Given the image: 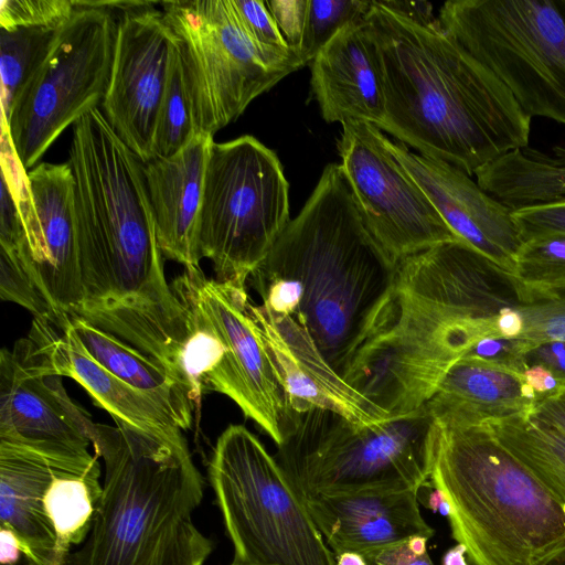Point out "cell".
<instances>
[{
    "instance_id": "1",
    "label": "cell",
    "mask_w": 565,
    "mask_h": 565,
    "mask_svg": "<svg viewBox=\"0 0 565 565\" xmlns=\"http://www.w3.org/2000/svg\"><path fill=\"white\" fill-rule=\"evenodd\" d=\"M82 284L74 315L180 373L182 305L164 275L143 162L93 108L68 150Z\"/></svg>"
},
{
    "instance_id": "2",
    "label": "cell",
    "mask_w": 565,
    "mask_h": 565,
    "mask_svg": "<svg viewBox=\"0 0 565 565\" xmlns=\"http://www.w3.org/2000/svg\"><path fill=\"white\" fill-rule=\"evenodd\" d=\"M520 306L511 274L463 241L408 256L343 379L390 417L407 415L477 341L499 337L501 310Z\"/></svg>"
},
{
    "instance_id": "3",
    "label": "cell",
    "mask_w": 565,
    "mask_h": 565,
    "mask_svg": "<svg viewBox=\"0 0 565 565\" xmlns=\"http://www.w3.org/2000/svg\"><path fill=\"white\" fill-rule=\"evenodd\" d=\"M364 20L384 70L382 131L469 175L527 147L532 118L500 78L438 21L416 23L380 0L371 1Z\"/></svg>"
},
{
    "instance_id": "4",
    "label": "cell",
    "mask_w": 565,
    "mask_h": 565,
    "mask_svg": "<svg viewBox=\"0 0 565 565\" xmlns=\"http://www.w3.org/2000/svg\"><path fill=\"white\" fill-rule=\"evenodd\" d=\"M396 266L367 230L342 166L330 163L249 279L297 284L294 318L343 377L392 289Z\"/></svg>"
},
{
    "instance_id": "5",
    "label": "cell",
    "mask_w": 565,
    "mask_h": 565,
    "mask_svg": "<svg viewBox=\"0 0 565 565\" xmlns=\"http://www.w3.org/2000/svg\"><path fill=\"white\" fill-rule=\"evenodd\" d=\"M95 423L92 446L105 463L92 530L63 565H203L213 543L192 512L204 481L182 434Z\"/></svg>"
},
{
    "instance_id": "6",
    "label": "cell",
    "mask_w": 565,
    "mask_h": 565,
    "mask_svg": "<svg viewBox=\"0 0 565 565\" xmlns=\"http://www.w3.org/2000/svg\"><path fill=\"white\" fill-rule=\"evenodd\" d=\"M435 423L430 483L471 563L552 565L565 555L563 508L489 427Z\"/></svg>"
},
{
    "instance_id": "7",
    "label": "cell",
    "mask_w": 565,
    "mask_h": 565,
    "mask_svg": "<svg viewBox=\"0 0 565 565\" xmlns=\"http://www.w3.org/2000/svg\"><path fill=\"white\" fill-rule=\"evenodd\" d=\"M435 430L425 405L371 425L312 408L298 415L277 461L301 495L419 490L430 477Z\"/></svg>"
},
{
    "instance_id": "8",
    "label": "cell",
    "mask_w": 565,
    "mask_h": 565,
    "mask_svg": "<svg viewBox=\"0 0 565 565\" xmlns=\"http://www.w3.org/2000/svg\"><path fill=\"white\" fill-rule=\"evenodd\" d=\"M209 478L235 556L255 565H335L303 499L245 426L217 438Z\"/></svg>"
},
{
    "instance_id": "9",
    "label": "cell",
    "mask_w": 565,
    "mask_h": 565,
    "mask_svg": "<svg viewBox=\"0 0 565 565\" xmlns=\"http://www.w3.org/2000/svg\"><path fill=\"white\" fill-rule=\"evenodd\" d=\"M289 184L277 154L253 136L213 142L199 228L215 279L246 287L286 228Z\"/></svg>"
},
{
    "instance_id": "10",
    "label": "cell",
    "mask_w": 565,
    "mask_h": 565,
    "mask_svg": "<svg viewBox=\"0 0 565 565\" xmlns=\"http://www.w3.org/2000/svg\"><path fill=\"white\" fill-rule=\"evenodd\" d=\"M438 22L527 116L565 125V0H451Z\"/></svg>"
},
{
    "instance_id": "11",
    "label": "cell",
    "mask_w": 565,
    "mask_h": 565,
    "mask_svg": "<svg viewBox=\"0 0 565 565\" xmlns=\"http://www.w3.org/2000/svg\"><path fill=\"white\" fill-rule=\"evenodd\" d=\"M42 63L17 96L7 122L26 171L57 137L106 96L116 46L117 19L106 1H74Z\"/></svg>"
},
{
    "instance_id": "12",
    "label": "cell",
    "mask_w": 565,
    "mask_h": 565,
    "mask_svg": "<svg viewBox=\"0 0 565 565\" xmlns=\"http://www.w3.org/2000/svg\"><path fill=\"white\" fill-rule=\"evenodd\" d=\"M170 285L184 315L205 324L222 344L201 382L202 394L227 396L280 446L299 414L290 406L246 287L207 278L200 266L184 268Z\"/></svg>"
},
{
    "instance_id": "13",
    "label": "cell",
    "mask_w": 565,
    "mask_h": 565,
    "mask_svg": "<svg viewBox=\"0 0 565 565\" xmlns=\"http://www.w3.org/2000/svg\"><path fill=\"white\" fill-rule=\"evenodd\" d=\"M162 12L175 35L195 134L214 136L292 73L248 38L231 0L166 1Z\"/></svg>"
},
{
    "instance_id": "14",
    "label": "cell",
    "mask_w": 565,
    "mask_h": 565,
    "mask_svg": "<svg viewBox=\"0 0 565 565\" xmlns=\"http://www.w3.org/2000/svg\"><path fill=\"white\" fill-rule=\"evenodd\" d=\"M387 140L370 122L347 121L338 141L341 166L372 236L395 263L462 241L395 159Z\"/></svg>"
},
{
    "instance_id": "15",
    "label": "cell",
    "mask_w": 565,
    "mask_h": 565,
    "mask_svg": "<svg viewBox=\"0 0 565 565\" xmlns=\"http://www.w3.org/2000/svg\"><path fill=\"white\" fill-rule=\"evenodd\" d=\"M95 423L26 335L0 353V441L25 447L74 473L100 469L88 446Z\"/></svg>"
},
{
    "instance_id": "16",
    "label": "cell",
    "mask_w": 565,
    "mask_h": 565,
    "mask_svg": "<svg viewBox=\"0 0 565 565\" xmlns=\"http://www.w3.org/2000/svg\"><path fill=\"white\" fill-rule=\"evenodd\" d=\"M104 115L142 160L153 159V137L168 83L175 35L152 2L124 1Z\"/></svg>"
},
{
    "instance_id": "17",
    "label": "cell",
    "mask_w": 565,
    "mask_h": 565,
    "mask_svg": "<svg viewBox=\"0 0 565 565\" xmlns=\"http://www.w3.org/2000/svg\"><path fill=\"white\" fill-rule=\"evenodd\" d=\"M35 210L17 255L60 316L82 299L75 218V179L68 162H41L28 171ZM7 250V249H6Z\"/></svg>"
},
{
    "instance_id": "18",
    "label": "cell",
    "mask_w": 565,
    "mask_h": 565,
    "mask_svg": "<svg viewBox=\"0 0 565 565\" xmlns=\"http://www.w3.org/2000/svg\"><path fill=\"white\" fill-rule=\"evenodd\" d=\"M395 159L456 235L512 273L522 238L513 211L484 192L463 170L387 140Z\"/></svg>"
},
{
    "instance_id": "19",
    "label": "cell",
    "mask_w": 565,
    "mask_h": 565,
    "mask_svg": "<svg viewBox=\"0 0 565 565\" xmlns=\"http://www.w3.org/2000/svg\"><path fill=\"white\" fill-rule=\"evenodd\" d=\"M253 310L296 413L322 408L365 425L391 418L331 366L294 317L273 313L263 305Z\"/></svg>"
},
{
    "instance_id": "20",
    "label": "cell",
    "mask_w": 565,
    "mask_h": 565,
    "mask_svg": "<svg viewBox=\"0 0 565 565\" xmlns=\"http://www.w3.org/2000/svg\"><path fill=\"white\" fill-rule=\"evenodd\" d=\"M311 90L327 122L385 119L384 70L365 20L341 29L311 61Z\"/></svg>"
},
{
    "instance_id": "21",
    "label": "cell",
    "mask_w": 565,
    "mask_h": 565,
    "mask_svg": "<svg viewBox=\"0 0 565 565\" xmlns=\"http://www.w3.org/2000/svg\"><path fill=\"white\" fill-rule=\"evenodd\" d=\"M419 490L301 495L333 554H367L434 529L419 510Z\"/></svg>"
},
{
    "instance_id": "22",
    "label": "cell",
    "mask_w": 565,
    "mask_h": 565,
    "mask_svg": "<svg viewBox=\"0 0 565 565\" xmlns=\"http://www.w3.org/2000/svg\"><path fill=\"white\" fill-rule=\"evenodd\" d=\"M213 136L196 134L177 154L143 163L157 235L164 258L200 266L199 228Z\"/></svg>"
},
{
    "instance_id": "23",
    "label": "cell",
    "mask_w": 565,
    "mask_h": 565,
    "mask_svg": "<svg viewBox=\"0 0 565 565\" xmlns=\"http://www.w3.org/2000/svg\"><path fill=\"white\" fill-rule=\"evenodd\" d=\"M61 319L34 318L28 337L49 359L62 377L77 382L94 404L118 419L148 433L182 434L178 422L147 395L126 384L97 363L82 347L67 323Z\"/></svg>"
},
{
    "instance_id": "24",
    "label": "cell",
    "mask_w": 565,
    "mask_h": 565,
    "mask_svg": "<svg viewBox=\"0 0 565 565\" xmlns=\"http://www.w3.org/2000/svg\"><path fill=\"white\" fill-rule=\"evenodd\" d=\"M68 473L77 475L39 452L0 441V527L15 535L34 565L64 564L45 495L55 478Z\"/></svg>"
},
{
    "instance_id": "25",
    "label": "cell",
    "mask_w": 565,
    "mask_h": 565,
    "mask_svg": "<svg viewBox=\"0 0 565 565\" xmlns=\"http://www.w3.org/2000/svg\"><path fill=\"white\" fill-rule=\"evenodd\" d=\"M536 394L524 375L462 358L425 406L435 422L470 427L532 414Z\"/></svg>"
},
{
    "instance_id": "26",
    "label": "cell",
    "mask_w": 565,
    "mask_h": 565,
    "mask_svg": "<svg viewBox=\"0 0 565 565\" xmlns=\"http://www.w3.org/2000/svg\"><path fill=\"white\" fill-rule=\"evenodd\" d=\"M67 323L97 363L164 408L182 430L190 428L194 398L166 365L77 315H68Z\"/></svg>"
},
{
    "instance_id": "27",
    "label": "cell",
    "mask_w": 565,
    "mask_h": 565,
    "mask_svg": "<svg viewBox=\"0 0 565 565\" xmlns=\"http://www.w3.org/2000/svg\"><path fill=\"white\" fill-rule=\"evenodd\" d=\"M475 175L484 192L513 212L565 203V146L554 147L552 154L518 148Z\"/></svg>"
},
{
    "instance_id": "28",
    "label": "cell",
    "mask_w": 565,
    "mask_h": 565,
    "mask_svg": "<svg viewBox=\"0 0 565 565\" xmlns=\"http://www.w3.org/2000/svg\"><path fill=\"white\" fill-rule=\"evenodd\" d=\"M565 512V434L532 415L484 424Z\"/></svg>"
},
{
    "instance_id": "29",
    "label": "cell",
    "mask_w": 565,
    "mask_h": 565,
    "mask_svg": "<svg viewBox=\"0 0 565 565\" xmlns=\"http://www.w3.org/2000/svg\"><path fill=\"white\" fill-rule=\"evenodd\" d=\"M99 477L100 469L86 476H60L46 492L45 507L57 535L63 562L71 547L83 544L92 530L103 492Z\"/></svg>"
},
{
    "instance_id": "30",
    "label": "cell",
    "mask_w": 565,
    "mask_h": 565,
    "mask_svg": "<svg viewBox=\"0 0 565 565\" xmlns=\"http://www.w3.org/2000/svg\"><path fill=\"white\" fill-rule=\"evenodd\" d=\"M511 275L523 306L565 299V234L524 241Z\"/></svg>"
},
{
    "instance_id": "31",
    "label": "cell",
    "mask_w": 565,
    "mask_h": 565,
    "mask_svg": "<svg viewBox=\"0 0 565 565\" xmlns=\"http://www.w3.org/2000/svg\"><path fill=\"white\" fill-rule=\"evenodd\" d=\"M57 30L0 28L1 118L7 122L17 96L45 58Z\"/></svg>"
},
{
    "instance_id": "32",
    "label": "cell",
    "mask_w": 565,
    "mask_h": 565,
    "mask_svg": "<svg viewBox=\"0 0 565 565\" xmlns=\"http://www.w3.org/2000/svg\"><path fill=\"white\" fill-rule=\"evenodd\" d=\"M195 135L190 99L175 40L170 74L156 122L153 158H170L177 154Z\"/></svg>"
},
{
    "instance_id": "33",
    "label": "cell",
    "mask_w": 565,
    "mask_h": 565,
    "mask_svg": "<svg viewBox=\"0 0 565 565\" xmlns=\"http://www.w3.org/2000/svg\"><path fill=\"white\" fill-rule=\"evenodd\" d=\"M371 1L308 0L300 56L311 63L317 53L344 26L363 21Z\"/></svg>"
},
{
    "instance_id": "34",
    "label": "cell",
    "mask_w": 565,
    "mask_h": 565,
    "mask_svg": "<svg viewBox=\"0 0 565 565\" xmlns=\"http://www.w3.org/2000/svg\"><path fill=\"white\" fill-rule=\"evenodd\" d=\"M231 3L245 33L273 64L291 72L305 65L281 36L265 1L231 0Z\"/></svg>"
},
{
    "instance_id": "35",
    "label": "cell",
    "mask_w": 565,
    "mask_h": 565,
    "mask_svg": "<svg viewBox=\"0 0 565 565\" xmlns=\"http://www.w3.org/2000/svg\"><path fill=\"white\" fill-rule=\"evenodd\" d=\"M75 11L68 0H1L0 28H43L57 30Z\"/></svg>"
},
{
    "instance_id": "36",
    "label": "cell",
    "mask_w": 565,
    "mask_h": 565,
    "mask_svg": "<svg viewBox=\"0 0 565 565\" xmlns=\"http://www.w3.org/2000/svg\"><path fill=\"white\" fill-rule=\"evenodd\" d=\"M535 343L524 338L486 337L477 341L463 358L524 375L526 353Z\"/></svg>"
},
{
    "instance_id": "37",
    "label": "cell",
    "mask_w": 565,
    "mask_h": 565,
    "mask_svg": "<svg viewBox=\"0 0 565 565\" xmlns=\"http://www.w3.org/2000/svg\"><path fill=\"white\" fill-rule=\"evenodd\" d=\"M524 330L521 338L534 343L565 340V299L519 307Z\"/></svg>"
},
{
    "instance_id": "38",
    "label": "cell",
    "mask_w": 565,
    "mask_h": 565,
    "mask_svg": "<svg viewBox=\"0 0 565 565\" xmlns=\"http://www.w3.org/2000/svg\"><path fill=\"white\" fill-rule=\"evenodd\" d=\"M265 3L281 36L300 56L308 0H266Z\"/></svg>"
},
{
    "instance_id": "39",
    "label": "cell",
    "mask_w": 565,
    "mask_h": 565,
    "mask_svg": "<svg viewBox=\"0 0 565 565\" xmlns=\"http://www.w3.org/2000/svg\"><path fill=\"white\" fill-rule=\"evenodd\" d=\"M522 242L543 235L565 234V203L513 212Z\"/></svg>"
},
{
    "instance_id": "40",
    "label": "cell",
    "mask_w": 565,
    "mask_h": 565,
    "mask_svg": "<svg viewBox=\"0 0 565 565\" xmlns=\"http://www.w3.org/2000/svg\"><path fill=\"white\" fill-rule=\"evenodd\" d=\"M429 539L414 536L364 554L372 565H434L428 553Z\"/></svg>"
},
{
    "instance_id": "41",
    "label": "cell",
    "mask_w": 565,
    "mask_h": 565,
    "mask_svg": "<svg viewBox=\"0 0 565 565\" xmlns=\"http://www.w3.org/2000/svg\"><path fill=\"white\" fill-rule=\"evenodd\" d=\"M527 367L542 365L565 386V340H548L535 343L526 353Z\"/></svg>"
},
{
    "instance_id": "42",
    "label": "cell",
    "mask_w": 565,
    "mask_h": 565,
    "mask_svg": "<svg viewBox=\"0 0 565 565\" xmlns=\"http://www.w3.org/2000/svg\"><path fill=\"white\" fill-rule=\"evenodd\" d=\"M531 415L565 434V386H561L554 394L539 399Z\"/></svg>"
},
{
    "instance_id": "43",
    "label": "cell",
    "mask_w": 565,
    "mask_h": 565,
    "mask_svg": "<svg viewBox=\"0 0 565 565\" xmlns=\"http://www.w3.org/2000/svg\"><path fill=\"white\" fill-rule=\"evenodd\" d=\"M381 3L416 23L434 24L438 21L434 18L431 4L428 2L381 1Z\"/></svg>"
},
{
    "instance_id": "44",
    "label": "cell",
    "mask_w": 565,
    "mask_h": 565,
    "mask_svg": "<svg viewBox=\"0 0 565 565\" xmlns=\"http://www.w3.org/2000/svg\"><path fill=\"white\" fill-rule=\"evenodd\" d=\"M526 383L533 388L537 401L554 394L561 387L551 371L542 365H531L524 372Z\"/></svg>"
},
{
    "instance_id": "45",
    "label": "cell",
    "mask_w": 565,
    "mask_h": 565,
    "mask_svg": "<svg viewBox=\"0 0 565 565\" xmlns=\"http://www.w3.org/2000/svg\"><path fill=\"white\" fill-rule=\"evenodd\" d=\"M499 337L518 338L524 330V319L518 308H505L495 318Z\"/></svg>"
},
{
    "instance_id": "46",
    "label": "cell",
    "mask_w": 565,
    "mask_h": 565,
    "mask_svg": "<svg viewBox=\"0 0 565 565\" xmlns=\"http://www.w3.org/2000/svg\"><path fill=\"white\" fill-rule=\"evenodd\" d=\"M425 493H426V497L418 498V501H422L431 511L438 512L443 515L448 516L449 505H448V502L445 499L443 492L431 484L430 490Z\"/></svg>"
},
{
    "instance_id": "47",
    "label": "cell",
    "mask_w": 565,
    "mask_h": 565,
    "mask_svg": "<svg viewBox=\"0 0 565 565\" xmlns=\"http://www.w3.org/2000/svg\"><path fill=\"white\" fill-rule=\"evenodd\" d=\"M466 547L457 543L445 553L443 565H469L466 561Z\"/></svg>"
},
{
    "instance_id": "48",
    "label": "cell",
    "mask_w": 565,
    "mask_h": 565,
    "mask_svg": "<svg viewBox=\"0 0 565 565\" xmlns=\"http://www.w3.org/2000/svg\"><path fill=\"white\" fill-rule=\"evenodd\" d=\"M335 565H371L369 559L358 552H342L334 555Z\"/></svg>"
},
{
    "instance_id": "49",
    "label": "cell",
    "mask_w": 565,
    "mask_h": 565,
    "mask_svg": "<svg viewBox=\"0 0 565 565\" xmlns=\"http://www.w3.org/2000/svg\"><path fill=\"white\" fill-rule=\"evenodd\" d=\"M230 565H255V564H250V563H247L245 561L234 557L233 562Z\"/></svg>"
},
{
    "instance_id": "50",
    "label": "cell",
    "mask_w": 565,
    "mask_h": 565,
    "mask_svg": "<svg viewBox=\"0 0 565 565\" xmlns=\"http://www.w3.org/2000/svg\"><path fill=\"white\" fill-rule=\"evenodd\" d=\"M371 564V563H370ZM372 565V564H371Z\"/></svg>"
}]
</instances>
